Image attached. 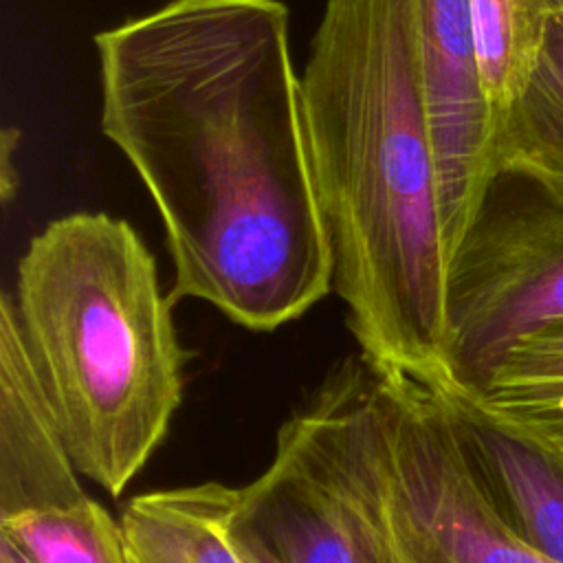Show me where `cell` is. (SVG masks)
<instances>
[{
    "instance_id": "6da1fadb",
    "label": "cell",
    "mask_w": 563,
    "mask_h": 563,
    "mask_svg": "<svg viewBox=\"0 0 563 563\" xmlns=\"http://www.w3.org/2000/svg\"><path fill=\"white\" fill-rule=\"evenodd\" d=\"M282 0H169L95 35L101 132L165 227L167 292L273 332L332 290Z\"/></svg>"
},
{
    "instance_id": "7a4b0ae2",
    "label": "cell",
    "mask_w": 563,
    "mask_h": 563,
    "mask_svg": "<svg viewBox=\"0 0 563 563\" xmlns=\"http://www.w3.org/2000/svg\"><path fill=\"white\" fill-rule=\"evenodd\" d=\"M299 84L332 290L361 356L438 383L449 253L409 0H325Z\"/></svg>"
},
{
    "instance_id": "3957f363",
    "label": "cell",
    "mask_w": 563,
    "mask_h": 563,
    "mask_svg": "<svg viewBox=\"0 0 563 563\" xmlns=\"http://www.w3.org/2000/svg\"><path fill=\"white\" fill-rule=\"evenodd\" d=\"M11 297L77 471L119 497L163 444L191 356L152 251L128 220L68 213L31 238Z\"/></svg>"
},
{
    "instance_id": "277c9868",
    "label": "cell",
    "mask_w": 563,
    "mask_h": 563,
    "mask_svg": "<svg viewBox=\"0 0 563 563\" xmlns=\"http://www.w3.org/2000/svg\"><path fill=\"white\" fill-rule=\"evenodd\" d=\"M297 418L380 563H554L488 506L431 385L347 358Z\"/></svg>"
},
{
    "instance_id": "5b68a950",
    "label": "cell",
    "mask_w": 563,
    "mask_h": 563,
    "mask_svg": "<svg viewBox=\"0 0 563 563\" xmlns=\"http://www.w3.org/2000/svg\"><path fill=\"white\" fill-rule=\"evenodd\" d=\"M442 380L482 394L508 350L563 321V183L490 167L446 268Z\"/></svg>"
},
{
    "instance_id": "8992f818",
    "label": "cell",
    "mask_w": 563,
    "mask_h": 563,
    "mask_svg": "<svg viewBox=\"0 0 563 563\" xmlns=\"http://www.w3.org/2000/svg\"><path fill=\"white\" fill-rule=\"evenodd\" d=\"M31 367L9 290L0 301V534L35 563H128L121 521L81 486Z\"/></svg>"
},
{
    "instance_id": "52a82bcc",
    "label": "cell",
    "mask_w": 563,
    "mask_h": 563,
    "mask_svg": "<svg viewBox=\"0 0 563 563\" xmlns=\"http://www.w3.org/2000/svg\"><path fill=\"white\" fill-rule=\"evenodd\" d=\"M409 9L451 260L490 172V108L479 73L471 0H409Z\"/></svg>"
},
{
    "instance_id": "ba28073f",
    "label": "cell",
    "mask_w": 563,
    "mask_h": 563,
    "mask_svg": "<svg viewBox=\"0 0 563 563\" xmlns=\"http://www.w3.org/2000/svg\"><path fill=\"white\" fill-rule=\"evenodd\" d=\"M224 530L244 563H380L297 416L268 466L231 490Z\"/></svg>"
},
{
    "instance_id": "9c48e42d",
    "label": "cell",
    "mask_w": 563,
    "mask_h": 563,
    "mask_svg": "<svg viewBox=\"0 0 563 563\" xmlns=\"http://www.w3.org/2000/svg\"><path fill=\"white\" fill-rule=\"evenodd\" d=\"M431 387L488 506L521 543L563 563V460L475 396L446 383Z\"/></svg>"
},
{
    "instance_id": "30bf717a",
    "label": "cell",
    "mask_w": 563,
    "mask_h": 563,
    "mask_svg": "<svg viewBox=\"0 0 563 563\" xmlns=\"http://www.w3.org/2000/svg\"><path fill=\"white\" fill-rule=\"evenodd\" d=\"M231 490L202 482L134 495L119 517L128 563H244L224 530Z\"/></svg>"
},
{
    "instance_id": "8fae6325",
    "label": "cell",
    "mask_w": 563,
    "mask_h": 563,
    "mask_svg": "<svg viewBox=\"0 0 563 563\" xmlns=\"http://www.w3.org/2000/svg\"><path fill=\"white\" fill-rule=\"evenodd\" d=\"M515 163L563 183V13L510 103L493 123L490 167Z\"/></svg>"
},
{
    "instance_id": "7c38bea8",
    "label": "cell",
    "mask_w": 563,
    "mask_h": 563,
    "mask_svg": "<svg viewBox=\"0 0 563 563\" xmlns=\"http://www.w3.org/2000/svg\"><path fill=\"white\" fill-rule=\"evenodd\" d=\"M471 396L563 460V321L515 343L486 389Z\"/></svg>"
},
{
    "instance_id": "4fadbf2b",
    "label": "cell",
    "mask_w": 563,
    "mask_h": 563,
    "mask_svg": "<svg viewBox=\"0 0 563 563\" xmlns=\"http://www.w3.org/2000/svg\"><path fill=\"white\" fill-rule=\"evenodd\" d=\"M479 73L493 123L526 81L563 0H471Z\"/></svg>"
},
{
    "instance_id": "5bb4252c",
    "label": "cell",
    "mask_w": 563,
    "mask_h": 563,
    "mask_svg": "<svg viewBox=\"0 0 563 563\" xmlns=\"http://www.w3.org/2000/svg\"><path fill=\"white\" fill-rule=\"evenodd\" d=\"M20 132L15 128H4L2 130V141H0V191L2 200L9 202L11 196L18 189V172L11 165V152L18 147Z\"/></svg>"
},
{
    "instance_id": "9a60e30c",
    "label": "cell",
    "mask_w": 563,
    "mask_h": 563,
    "mask_svg": "<svg viewBox=\"0 0 563 563\" xmlns=\"http://www.w3.org/2000/svg\"><path fill=\"white\" fill-rule=\"evenodd\" d=\"M0 563H35L20 545H15L7 534H0Z\"/></svg>"
}]
</instances>
